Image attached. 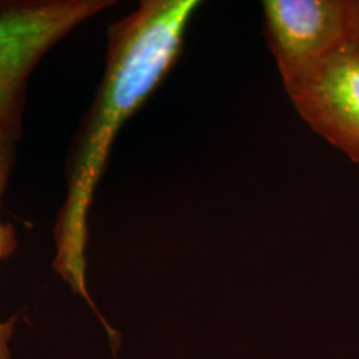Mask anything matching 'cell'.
<instances>
[{"label": "cell", "instance_id": "obj_1", "mask_svg": "<svg viewBox=\"0 0 359 359\" xmlns=\"http://www.w3.org/2000/svg\"><path fill=\"white\" fill-rule=\"evenodd\" d=\"M197 0H144L112 25L103 80L67 163V198L55 226V268L72 289H86L87 218L118 130L167 76L181 53Z\"/></svg>", "mask_w": 359, "mask_h": 359}, {"label": "cell", "instance_id": "obj_2", "mask_svg": "<svg viewBox=\"0 0 359 359\" xmlns=\"http://www.w3.org/2000/svg\"><path fill=\"white\" fill-rule=\"evenodd\" d=\"M112 4L108 0L0 3V137L19 139L27 79L44 53Z\"/></svg>", "mask_w": 359, "mask_h": 359}, {"label": "cell", "instance_id": "obj_3", "mask_svg": "<svg viewBox=\"0 0 359 359\" xmlns=\"http://www.w3.org/2000/svg\"><path fill=\"white\" fill-rule=\"evenodd\" d=\"M262 10L283 86L306 76L348 44L345 0H265Z\"/></svg>", "mask_w": 359, "mask_h": 359}, {"label": "cell", "instance_id": "obj_4", "mask_svg": "<svg viewBox=\"0 0 359 359\" xmlns=\"http://www.w3.org/2000/svg\"><path fill=\"white\" fill-rule=\"evenodd\" d=\"M285 88L309 127L359 164V55L350 44Z\"/></svg>", "mask_w": 359, "mask_h": 359}, {"label": "cell", "instance_id": "obj_5", "mask_svg": "<svg viewBox=\"0 0 359 359\" xmlns=\"http://www.w3.org/2000/svg\"><path fill=\"white\" fill-rule=\"evenodd\" d=\"M13 145L15 142L0 137V200L7 187L10 172L13 167ZM16 248V238L13 225L0 221V258H7L13 255ZM15 318L6 323H0V359H10L8 339L13 335Z\"/></svg>", "mask_w": 359, "mask_h": 359}, {"label": "cell", "instance_id": "obj_6", "mask_svg": "<svg viewBox=\"0 0 359 359\" xmlns=\"http://www.w3.org/2000/svg\"><path fill=\"white\" fill-rule=\"evenodd\" d=\"M345 7L348 44L359 55V0H345Z\"/></svg>", "mask_w": 359, "mask_h": 359}]
</instances>
